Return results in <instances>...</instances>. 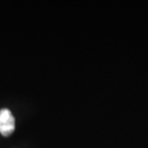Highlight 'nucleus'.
<instances>
[{"mask_svg":"<svg viewBox=\"0 0 148 148\" xmlns=\"http://www.w3.org/2000/svg\"><path fill=\"white\" fill-rule=\"evenodd\" d=\"M16 128V121L14 115L8 109L0 110V133L4 137H9L13 134Z\"/></svg>","mask_w":148,"mask_h":148,"instance_id":"f257e3e1","label":"nucleus"}]
</instances>
